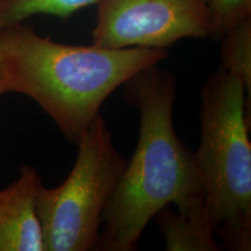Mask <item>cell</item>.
I'll return each mask as SVG.
<instances>
[{"label":"cell","mask_w":251,"mask_h":251,"mask_svg":"<svg viewBox=\"0 0 251 251\" xmlns=\"http://www.w3.org/2000/svg\"><path fill=\"white\" fill-rule=\"evenodd\" d=\"M157 65L122 85L126 100L140 112L139 141L106 207L93 250H136L150 220L172 203L198 228L214 234L194 152L175 130L177 83L171 72Z\"/></svg>","instance_id":"1"},{"label":"cell","mask_w":251,"mask_h":251,"mask_svg":"<svg viewBox=\"0 0 251 251\" xmlns=\"http://www.w3.org/2000/svg\"><path fill=\"white\" fill-rule=\"evenodd\" d=\"M166 57V49L65 45L24 24L0 29L6 91L33 99L76 146L112 92Z\"/></svg>","instance_id":"2"},{"label":"cell","mask_w":251,"mask_h":251,"mask_svg":"<svg viewBox=\"0 0 251 251\" xmlns=\"http://www.w3.org/2000/svg\"><path fill=\"white\" fill-rule=\"evenodd\" d=\"M246 86L220 65L200 92V142L206 213L224 249H251V143Z\"/></svg>","instance_id":"3"},{"label":"cell","mask_w":251,"mask_h":251,"mask_svg":"<svg viewBox=\"0 0 251 251\" xmlns=\"http://www.w3.org/2000/svg\"><path fill=\"white\" fill-rule=\"evenodd\" d=\"M77 146L76 162L67 179L57 187L42 184L37 190L36 213L45 251L94 249L103 213L127 164L101 114Z\"/></svg>","instance_id":"4"},{"label":"cell","mask_w":251,"mask_h":251,"mask_svg":"<svg viewBox=\"0 0 251 251\" xmlns=\"http://www.w3.org/2000/svg\"><path fill=\"white\" fill-rule=\"evenodd\" d=\"M209 0H99L94 45L166 49L184 39H212Z\"/></svg>","instance_id":"5"},{"label":"cell","mask_w":251,"mask_h":251,"mask_svg":"<svg viewBox=\"0 0 251 251\" xmlns=\"http://www.w3.org/2000/svg\"><path fill=\"white\" fill-rule=\"evenodd\" d=\"M41 185L35 169L24 165L18 179L0 190V251H45L35 203Z\"/></svg>","instance_id":"6"},{"label":"cell","mask_w":251,"mask_h":251,"mask_svg":"<svg viewBox=\"0 0 251 251\" xmlns=\"http://www.w3.org/2000/svg\"><path fill=\"white\" fill-rule=\"evenodd\" d=\"M164 237L166 251H218L224 247L215 235L198 228L192 221L170 206L163 207L153 216Z\"/></svg>","instance_id":"7"},{"label":"cell","mask_w":251,"mask_h":251,"mask_svg":"<svg viewBox=\"0 0 251 251\" xmlns=\"http://www.w3.org/2000/svg\"><path fill=\"white\" fill-rule=\"evenodd\" d=\"M99 0H0V28L24 24L35 15L69 18Z\"/></svg>","instance_id":"8"},{"label":"cell","mask_w":251,"mask_h":251,"mask_svg":"<svg viewBox=\"0 0 251 251\" xmlns=\"http://www.w3.org/2000/svg\"><path fill=\"white\" fill-rule=\"evenodd\" d=\"M221 40V67L240 79L251 96V17L226 31Z\"/></svg>","instance_id":"9"},{"label":"cell","mask_w":251,"mask_h":251,"mask_svg":"<svg viewBox=\"0 0 251 251\" xmlns=\"http://www.w3.org/2000/svg\"><path fill=\"white\" fill-rule=\"evenodd\" d=\"M213 19L212 39L220 40L229 28L251 17V0H209Z\"/></svg>","instance_id":"10"},{"label":"cell","mask_w":251,"mask_h":251,"mask_svg":"<svg viewBox=\"0 0 251 251\" xmlns=\"http://www.w3.org/2000/svg\"><path fill=\"white\" fill-rule=\"evenodd\" d=\"M1 29V28H0ZM6 86H5V79H4V74H2V67H1V59H0V94L6 93Z\"/></svg>","instance_id":"11"}]
</instances>
